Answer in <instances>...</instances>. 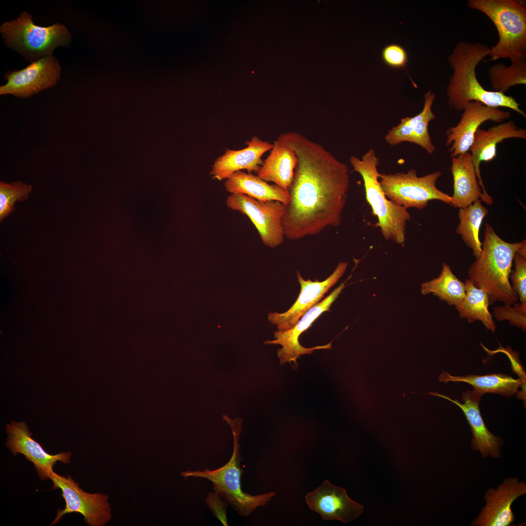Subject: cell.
Masks as SVG:
<instances>
[{"instance_id": "1", "label": "cell", "mask_w": 526, "mask_h": 526, "mask_svg": "<svg viewBox=\"0 0 526 526\" xmlns=\"http://www.w3.org/2000/svg\"><path fill=\"white\" fill-rule=\"evenodd\" d=\"M277 139L291 148L298 158L282 218L285 237L300 240L339 225L349 186L347 165L299 132H287Z\"/></svg>"}, {"instance_id": "2", "label": "cell", "mask_w": 526, "mask_h": 526, "mask_svg": "<svg viewBox=\"0 0 526 526\" xmlns=\"http://www.w3.org/2000/svg\"><path fill=\"white\" fill-rule=\"evenodd\" d=\"M490 48L479 42L460 41L454 47L448 57L452 74L447 87L448 102L453 109L463 111L471 101H479L492 107H505L526 117L516 99L505 94L488 91L479 82L476 67L488 56Z\"/></svg>"}, {"instance_id": "3", "label": "cell", "mask_w": 526, "mask_h": 526, "mask_svg": "<svg viewBox=\"0 0 526 526\" xmlns=\"http://www.w3.org/2000/svg\"><path fill=\"white\" fill-rule=\"evenodd\" d=\"M524 240L510 243L502 239L488 223L485 225L480 255L468 270L469 279L488 295L489 304L501 301L512 305L519 299L509 276L513 258Z\"/></svg>"}, {"instance_id": "4", "label": "cell", "mask_w": 526, "mask_h": 526, "mask_svg": "<svg viewBox=\"0 0 526 526\" xmlns=\"http://www.w3.org/2000/svg\"><path fill=\"white\" fill-rule=\"evenodd\" d=\"M468 6L481 11L498 32L497 43L490 48V60L526 58V3L523 0H469Z\"/></svg>"}, {"instance_id": "5", "label": "cell", "mask_w": 526, "mask_h": 526, "mask_svg": "<svg viewBox=\"0 0 526 526\" xmlns=\"http://www.w3.org/2000/svg\"><path fill=\"white\" fill-rule=\"evenodd\" d=\"M224 417L231 428L234 439L233 451L229 461L215 470L206 468L203 470H188L182 472L181 475L185 478L193 477L208 480L213 484V491L226 501L239 515L248 516L257 507L265 506L277 492L252 495L243 490L241 479L244 470L240 467L241 455L238 442L242 420Z\"/></svg>"}, {"instance_id": "6", "label": "cell", "mask_w": 526, "mask_h": 526, "mask_svg": "<svg viewBox=\"0 0 526 526\" xmlns=\"http://www.w3.org/2000/svg\"><path fill=\"white\" fill-rule=\"evenodd\" d=\"M353 170L362 178L366 199L372 214L377 218V225L388 241L403 244L405 241L407 222L411 220L407 209L389 200L379 182V158L376 151L369 150L361 158L352 155L349 159Z\"/></svg>"}, {"instance_id": "7", "label": "cell", "mask_w": 526, "mask_h": 526, "mask_svg": "<svg viewBox=\"0 0 526 526\" xmlns=\"http://www.w3.org/2000/svg\"><path fill=\"white\" fill-rule=\"evenodd\" d=\"M0 32L6 45L31 62L52 56L56 48L68 46L72 40L64 25L56 23L47 27L38 26L25 11L17 19L4 22L0 27Z\"/></svg>"}, {"instance_id": "8", "label": "cell", "mask_w": 526, "mask_h": 526, "mask_svg": "<svg viewBox=\"0 0 526 526\" xmlns=\"http://www.w3.org/2000/svg\"><path fill=\"white\" fill-rule=\"evenodd\" d=\"M442 174L440 171H436L418 177L415 169H411L407 173H380L379 182L390 201L407 209L412 207L421 209L433 200L451 204V196L436 186Z\"/></svg>"}, {"instance_id": "9", "label": "cell", "mask_w": 526, "mask_h": 526, "mask_svg": "<svg viewBox=\"0 0 526 526\" xmlns=\"http://www.w3.org/2000/svg\"><path fill=\"white\" fill-rule=\"evenodd\" d=\"M49 479L53 483L52 489H61L65 501V507L57 510L51 525L56 524L64 515L71 513L81 514L85 522L91 526H103L112 519L107 495L85 492L70 475L66 477L53 471Z\"/></svg>"}, {"instance_id": "10", "label": "cell", "mask_w": 526, "mask_h": 526, "mask_svg": "<svg viewBox=\"0 0 526 526\" xmlns=\"http://www.w3.org/2000/svg\"><path fill=\"white\" fill-rule=\"evenodd\" d=\"M226 205L250 219L265 245L274 248L283 243L285 236L282 222L285 205L282 202L260 201L245 194L234 193L228 196Z\"/></svg>"}, {"instance_id": "11", "label": "cell", "mask_w": 526, "mask_h": 526, "mask_svg": "<svg viewBox=\"0 0 526 526\" xmlns=\"http://www.w3.org/2000/svg\"><path fill=\"white\" fill-rule=\"evenodd\" d=\"M61 70L54 56L40 58L20 70L6 73L4 77L7 82L0 87V94L30 97L55 85L59 79Z\"/></svg>"}, {"instance_id": "12", "label": "cell", "mask_w": 526, "mask_h": 526, "mask_svg": "<svg viewBox=\"0 0 526 526\" xmlns=\"http://www.w3.org/2000/svg\"><path fill=\"white\" fill-rule=\"evenodd\" d=\"M345 283H341L328 296L309 309L292 328L276 332L274 333V340L265 342V344H280L282 346V348L277 351L281 365L292 361L296 363L297 358L301 355L311 354L316 350L332 348L331 342L324 345L306 348L300 344L299 338L322 313L330 311L332 304L345 287Z\"/></svg>"}, {"instance_id": "13", "label": "cell", "mask_w": 526, "mask_h": 526, "mask_svg": "<svg viewBox=\"0 0 526 526\" xmlns=\"http://www.w3.org/2000/svg\"><path fill=\"white\" fill-rule=\"evenodd\" d=\"M460 120L446 132V145L451 158L468 152L480 126L487 121L501 123L511 116L509 112L487 106L479 101L469 102L463 110Z\"/></svg>"}, {"instance_id": "14", "label": "cell", "mask_w": 526, "mask_h": 526, "mask_svg": "<svg viewBox=\"0 0 526 526\" xmlns=\"http://www.w3.org/2000/svg\"><path fill=\"white\" fill-rule=\"evenodd\" d=\"M347 265L346 262H339L332 274L322 282L318 280L315 281L310 279L305 280L297 271L298 281L301 285V292L298 299L287 311L282 313H270L268 320L277 325L279 331L292 328L300 318L319 302L324 294L338 282L345 272Z\"/></svg>"}, {"instance_id": "15", "label": "cell", "mask_w": 526, "mask_h": 526, "mask_svg": "<svg viewBox=\"0 0 526 526\" xmlns=\"http://www.w3.org/2000/svg\"><path fill=\"white\" fill-rule=\"evenodd\" d=\"M526 493V483L516 477H507L497 488L485 495L486 505L472 522V526H509L515 517L511 506L518 498Z\"/></svg>"}, {"instance_id": "16", "label": "cell", "mask_w": 526, "mask_h": 526, "mask_svg": "<svg viewBox=\"0 0 526 526\" xmlns=\"http://www.w3.org/2000/svg\"><path fill=\"white\" fill-rule=\"evenodd\" d=\"M6 429L8 433L6 446L14 455L22 454L32 462L42 480L49 478L50 473L53 471V467L57 461L64 464L70 463V452L54 455L47 452L31 437L32 433L25 423L13 421L7 425Z\"/></svg>"}, {"instance_id": "17", "label": "cell", "mask_w": 526, "mask_h": 526, "mask_svg": "<svg viewBox=\"0 0 526 526\" xmlns=\"http://www.w3.org/2000/svg\"><path fill=\"white\" fill-rule=\"evenodd\" d=\"M309 507L325 521L338 520L345 524L357 518L364 507L351 499L345 489L325 480L305 496Z\"/></svg>"}, {"instance_id": "18", "label": "cell", "mask_w": 526, "mask_h": 526, "mask_svg": "<svg viewBox=\"0 0 526 526\" xmlns=\"http://www.w3.org/2000/svg\"><path fill=\"white\" fill-rule=\"evenodd\" d=\"M427 394L451 401L462 410L470 427L472 435L471 445L473 451H479L484 458L501 457L503 441L488 430L480 413L479 403L483 394L474 389L468 390L462 396L463 403L437 392H430Z\"/></svg>"}, {"instance_id": "19", "label": "cell", "mask_w": 526, "mask_h": 526, "mask_svg": "<svg viewBox=\"0 0 526 526\" xmlns=\"http://www.w3.org/2000/svg\"><path fill=\"white\" fill-rule=\"evenodd\" d=\"M526 139V130L518 128L513 121L499 123L487 130L479 128L476 132L473 143L470 148L471 159L476 173L478 183L483 193L482 201L490 205L492 198L487 193L480 173V166L482 161L493 160L497 155V145L509 138Z\"/></svg>"}, {"instance_id": "20", "label": "cell", "mask_w": 526, "mask_h": 526, "mask_svg": "<svg viewBox=\"0 0 526 526\" xmlns=\"http://www.w3.org/2000/svg\"><path fill=\"white\" fill-rule=\"evenodd\" d=\"M245 144L246 147L243 149H226L216 158L210 172L212 178L222 181L235 172L244 169L258 173L263 163V155L271 150L273 144L255 135Z\"/></svg>"}, {"instance_id": "21", "label": "cell", "mask_w": 526, "mask_h": 526, "mask_svg": "<svg viewBox=\"0 0 526 526\" xmlns=\"http://www.w3.org/2000/svg\"><path fill=\"white\" fill-rule=\"evenodd\" d=\"M435 97V94L430 91L426 93L421 112L414 116L402 118L400 122L386 134V143L391 146L405 142L415 144L432 154L436 148L429 133L428 125L431 120L436 118L432 110Z\"/></svg>"}, {"instance_id": "22", "label": "cell", "mask_w": 526, "mask_h": 526, "mask_svg": "<svg viewBox=\"0 0 526 526\" xmlns=\"http://www.w3.org/2000/svg\"><path fill=\"white\" fill-rule=\"evenodd\" d=\"M451 169L453 177V193L451 205L463 208L483 199L470 153L468 152L451 158Z\"/></svg>"}, {"instance_id": "23", "label": "cell", "mask_w": 526, "mask_h": 526, "mask_svg": "<svg viewBox=\"0 0 526 526\" xmlns=\"http://www.w3.org/2000/svg\"><path fill=\"white\" fill-rule=\"evenodd\" d=\"M297 163V156L293 150L277 139L257 176L267 182H273L288 191L294 179Z\"/></svg>"}, {"instance_id": "24", "label": "cell", "mask_w": 526, "mask_h": 526, "mask_svg": "<svg viewBox=\"0 0 526 526\" xmlns=\"http://www.w3.org/2000/svg\"><path fill=\"white\" fill-rule=\"evenodd\" d=\"M224 185L231 194H243L260 201H278L286 205L290 200L288 191L269 184L251 172H235L225 179Z\"/></svg>"}, {"instance_id": "25", "label": "cell", "mask_w": 526, "mask_h": 526, "mask_svg": "<svg viewBox=\"0 0 526 526\" xmlns=\"http://www.w3.org/2000/svg\"><path fill=\"white\" fill-rule=\"evenodd\" d=\"M440 382H462L472 385L474 390L484 394L487 393L498 394L510 396L518 393V388L524 380L515 379L511 376L502 373H493L483 376L470 375L455 376L443 371L438 377Z\"/></svg>"}, {"instance_id": "26", "label": "cell", "mask_w": 526, "mask_h": 526, "mask_svg": "<svg viewBox=\"0 0 526 526\" xmlns=\"http://www.w3.org/2000/svg\"><path fill=\"white\" fill-rule=\"evenodd\" d=\"M465 284V298L459 304L455 306L459 317L466 319L469 323L479 320L487 329L494 332L496 325L488 310L490 304L488 294L476 287L469 279L466 280Z\"/></svg>"}, {"instance_id": "27", "label": "cell", "mask_w": 526, "mask_h": 526, "mask_svg": "<svg viewBox=\"0 0 526 526\" xmlns=\"http://www.w3.org/2000/svg\"><path fill=\"white\" fill-rule=\"evenodd\" d=\"M459 223L456 232L461 235L466 245L473 251V255L478 258L482 251V243L479 240V230L483 220L488 212L478 199L472 204L459 208Z\"/></svg>"}, {"instance_id": "28", "label": "cell", "mask_w": 526, "mask_h": 526, "mask_svg": "<svg viewBox=\"0 0 526 526\" xmlns=\"http://www.w3.org/2000/svg\"><path fill=\"white\" fill-rule=\"evenodd\" d=\"M421 293L424 295L432 293L449 305L459 304L466 295L465 284L453 273L450 267L445 263L440 275L432 280L421 284Z\"/></svg>"}, {"instance_id": "29", "label": "cell", "mask_w": 526, "mask_h": 526, "mask_svg": "<svg viewBox=\"0 0 526 526\" xmlns=\"http://www.w3.org/2000/svg\"><path fill=\"white\" fill-rule=\"evenodd\" d=\"M488 74L493 91L505 94L512 86L526 84V59L507 67L503 63L491 66Z\"/></svg>"}, {"instance_id": "30", "label": "cell", "mask_w": 526, "mask_h": 526, "mask_svg": "<svg viewBox=\"0 0 526 526\" xmlns=\"http://www.w3.org/2000/svg\"><path fill=\"white\" fill-rule=\"evenodd\" d=\"M32 188L31 185H27L21 181L14 182L10 184L0 181V222L14 211V204L16 202L24 201L29 198V194Z\"/></svg>"}, {"instance_id": "31", "label": "cell", "mask_w": 526, "mask_h": 526, "mask_svg": "<svg viewBox=\"0 0 526 526\" xmlns=\"http://www.w3.org/2000/svg\"><path fill=\"white\" fill-rule=\"evenodd\" d=\"M512 305L505 304L493 309V317L499 321L507 320L524 331H526V303L517 302Z\"/></svg>"}, {"instance_id": "32", "label": "cell", "mask_w": 526, "mask_h": 526, "mask_svg": "<svg viewBox=\"0 0 526 526\" xmlns=\"http://www.w3.org/2000/svg\"><path fill=\"white\" fill-rule=\"evenodd\" d=\"M514 269L509 278L511 287L518 295L521 303H526V257L516 253L513 258Z\"/></svg>"}, {"instance_id": "33", "label": "cell", "mask_w": 526, "mask_h": 526, "mask_svg": "<svg viewBox=\"0 0 526 526\" xmlns=\"http://www.w3.org/2000/svg\"><path fill=\"white\" fill-rule=\"evenodd\" d=\"M381 56L383 62L389 67L403 69L407 72L406 66L408 62V54L400 45L392 43L385 46L382 50Z\"/></svg>"}, {"instance_id": "34", "label": "cell", "mask_w": 526, "mask_h": 526, "mask_svg": "<svg viewBox=\"0 0 526 526\" xmlns=\"http://www.w3.org/2000/svg\"><path fill=\"white\" fill-rule=\"evenodd\" d=\"M205 502L213 516L217 518L223 526H228L226 513L228 505L227 502L214 491L208 493L205 498Z\"/></svg>"}]
</instances>
